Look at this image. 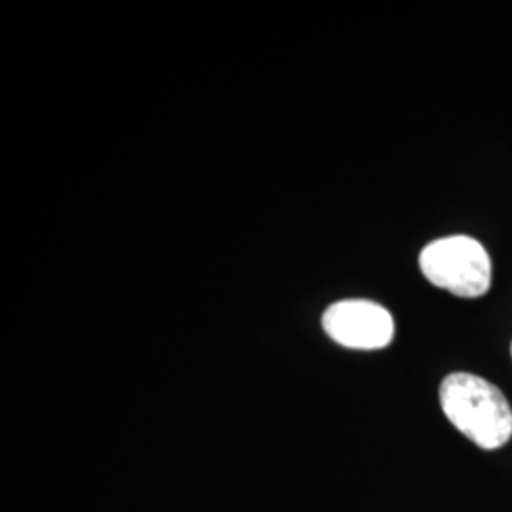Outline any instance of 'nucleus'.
Masks as SVG:
<instances>
[{
    "label": "nucleus",
    "instance_id": "obj_1",
    "mask_svg": "<svg viewBox=\"0 0 512 512\" xmlns=\"http://www.w3.org/2000/svg\"><path fill=\"white\" fill-rule=\"evenodd\" d=\"M440 406L461 435L484 450L512 437V408L497 385L471 372H454L440 384Z\"/></svg>",
    "mask_w": 512,
    "mask_h": 512
},
{
    "label": "nucleus",
    "instance_id": "obj_2",
    "mask_svg": "<svg viewBox=\"0 0 512 512\" xmlns=\"http://www.w3.org/2000/svg\"><path fill=\"white\" fill-rule=\"evenodd\" d=\"M420 268L431 285L459 298L482 296L492 285L490 255L480 241L469 236L435 239L423 247Z\"/></svg>",
    "mask_w": 512,
    "mask_h": 512
},
{
    "label": "nucleus",
    "instance_id": "obj_3",
    "mask_svg": "<svg viewBox=\"0 0 512 512\" xmlns=\"http://www.w3.org/2000/svg\"><path fill=\"white\" fill-rule=\"evenodd\" d=\"M323 329L336 344L372 351L391 344L395 323L384 306L370 300H342L323 313Z\"/></svg>",
    "mask_w": 512,
    "mask_h": 512
},
{
    "label": "nucleus",
    "instance_id": "obj_4",
    "mask_svg": "<svg viewBox=\"0 0 512 512\" xmlns=\"http://www.w3.org/2000/svg\"><path fill=\"white\" fill-rule=\"evenodd\" d=\"M511 355H512V346H511Z\"/></svg>",
    "mask_w": 512,
    "mask_h": 512
}]
</instances>
